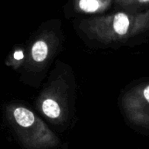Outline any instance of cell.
<instances>
[{
	"mask_svg": "<svg viewBox=\"0 0 149 149\" xmlns=\"http://www.w3.org/2000/svg\"><path fill=\"white\" fill-rule=\"evenodd\" d=\"M79 26L96 32H110L113 36L123 38L131 32L141 31L149 26V10L141 13L115 11L107 14L93 16L78 21Z\"/></svg>",
	"mask_w": 149,
	"mask_h": 149,
	"instance_id": "obj_1",
	"label": "cell"
},
{
	"mask_svg": "<svg viewBox=\"0 0 149 149\" xmlns=\"http://www.w3.org/2000/svg\"><path fill=\"white\" fill-rule=\"evenodd\" d=\"M4 121L11 135L24 148L33 149L46 138L39 127L34 113L19 104L10 102L4 105Z\"/></svg>",
	"mask_w": 149,
	"mask_h": 149,
	"instance_id": "obj_2",
	"label": "cell"
},
{
	"mask_svg": "<svg viewBox=\"0 0 149 149\" xmlns=\"http://www.w3.org/2000/svg\"><path fill=\"white\" fill-rule=\"evenodd\" d=\"M114 7V0H68L63 8L65 15L99 16L109 13Z\"/></svg>",
	"mask_w": 149,
	"mask_h": 149,
	"instance_id": "obj_3",
	"label": "cell"
},
{
	"mask_svg": "<svg viewBox=\"0 0 149 149\" xmlns=\"http://www.w3.org/2000/svg\"><path fill=\"white\" fill-rule=\"evenodd\" d=\"M25 60H26V47L23 45L19 44L14 46L13 49L10 51L6 58V64L13 68L14 70L15 69L20 70L24 65Z\"/></svg>",
	"mask_w": 149,
	"mask_h": 149,
	"instance_id": "obj_4",
	"label": "cell"
},
{
	"mask_svg": "<svg viewBox=\"0 0 149 149\" xmlns=\"http://www.w3.org/2000/svg\"><path fill=\"white\" fill-rule=\"evenodd\" d=\"M40 108L44 115L51 119H55L59 118L61 114V108L58 103L54 99L50 97L45 98L41 102Z\"/></svg>",
	"mask_w": 149,
	"mask_h": 149,
	"instance_id": "obj_5",
	"label": "cell"
},
{
	"mask_svg": "<svg viewBox=\"0 0 149 149\" xmlns=\"http://www.w3.org/2000/svg\"><path fill=\"white\" fill-rule=\"evenodd\" d=\"M147 10H149V0H132L128 12L141 13Z\"/></svg>",
	"mask_w": 149,
	"mask_h": 149,
	"instance_id": "obj_6",
	"label": "cell"
},
{
	"mask_svg": "<svg viewBox=\"0 0 149 149\" xmlns=\"http://www.w3.org/2000/svg\"><path fill=\"white\" fill-rule=\"evenodd\" d=\"M132 2V0H114V8L116 11L128 12Z\"/></svg>",
	"mask_w": 149,
	"mask_h": 149,
	"instance_id": "obj_7",
	"label": "cell"
},
{
	"mask_svg": "<svg viewBox=\"0 0 149 149\" xmlns=\"http://www.w3.org/2000/svg\"><path fill=\"white\" fill-rule=\"evenodd\" d=\"M144 97H145L146 100L149 103V85L146 86L144 90Z\"/></svg>",
	"mask_w": 149,
	"mask_h": 149,
	"instance_id": "obj_8",
	"label": "cell"
}]
</instances>
